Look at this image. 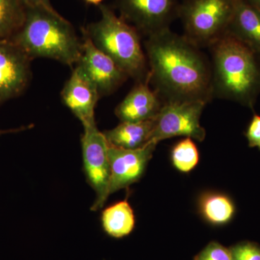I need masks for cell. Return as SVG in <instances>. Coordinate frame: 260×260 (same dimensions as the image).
I'll use <instances>...</instances> for the list:
<instances>
[{
  "instance_id": "22",
  "label": "cell",
  "mask_w": 260,
  "mask_h": 260,
  "mask_svg": "<svg viewBox=\"0 0 260 260\" xmlns=\"http://www.w3.org/2000/svg\"><path fill=\"white\" fill-rule=\"evenodd\" d=\"M249 147L254 148L260 145V116L254 114L246 133Z\"/></svg>"
},
{
  "instance_id": "27",
  "label": "cell",
  "mask_w": 260,
  "mask_h": 260,
  "mask_svg": "<svg viewBox=\"0 0 260 260\" xmlns=\"http://www.w3.org/2000/svg\"><path fill=\"white\" fill-rule=\"evenodd\" d=\"M258 148H259V150H260V145H259V147H258Z\"/></svg>"
},
{
  "instance_id": "4",
  "label": "cell",
  "mask_w": 260,
  "mask_h": 260,
  "mask_svg": "<svg viewBox=\"0 0 260 260\" xmlns=\"http://www.w3.org/2000/svg\"><path fill=\"white\" fill-rule=\"evenodd\" d=\"M101 18L83 29L94 45L114 61L128 77L138 82L148 78V59L139 31L110 8L99 5Z\"/></svg>"
},
{
  "instance_id": "6",
  "label": "cell",
  "mask_w": 260,
  "mask_h": 260,
  "mask_svg": "<svg viewBox=\"0 0 260 260\" xmlns=\"http://www.w3.org/2000/svg\"><path fill=\"white\" fill-rule=\"evenodd\" d=\"M83 128L81 146L84 171L87 181L96 196L91 210L97 211L102 209L110 195L109 145L95 121L84 124Z\"/></svg>"
},
{
  "instance_id": "3",
  "label": "cell",
  "mask_w": 260,
  "mask_h": 260,
  "mask_svg": "<svg viewBox=\"0 0 260 260\" xmlns=\"http://www.w3.org/2000/svg\"><path fill=\"white\" fill-rule=\"evenodd\" d=\"M210 47L213 95L252 109L260 93L259 56L228 32Z\"/></svg>"
},
{
  "instance_id": "16",
  "label": "cell",
  "mask_w": 260,
  "mask_h": 260,
  "mask_svg": "<svg viewBox=\"0 0 260 260\" xmlns=\"http://www.w3.org/2000/svg\"><path fill=\"white\" fill-rule=\"evenodd\" d=\"M103 229L109 237L121 239L129 236L135 225L134 211L127 200L108 207L102 215Z\"/></svg>"
},
{
  "instance_id": "2",
  "label": "cell",
  "mask_w": 260,
  "mask_h": 260,
  "mask_svg": "<svg viewBox=\"0 0 260 260\" xmlns=\"http://www.w3.org/2000/svg\"><path fill=\"white\" fill-rule=\"evenodd\" d=\"M10 39L31 60L47 58L73 67L83 54V41L53 7H26L25 21Z\"/></svg>"
},
{
  "instance_id": "14",
  "label": "cell",
  "mask_w": 260,
  "mask_h": 260,
  "mask_svg": "<svg viewBox=\"0 0 260 260\" xmlns=\"http://www.w3.org/2000/svg\"><path fill=\"white\" fill-rule=\"evenodd\" d=\"M227 32L260 57V12L246 0H234Z\"/></svg>"
},
{
  "instance_id": "19",
  "label": "cell",
  "mask_w": 260,
  "mask_h": 260,
  "mask_svg": "<svg viewBox=\"0 0 260 260\" xmlns=\"http://www.w3.org/2000/svg\"><path fill=\"white\" fill-rule=\"evenodd\" d=\"M199 159L198 147L190 138L180 140L172 149V164L179 172H190L198 166Z\"/></svg>"
},
{
  "instance_id": "24",
  "label": "cell",
  "mask_w": 260,
  "mask_h": 260,
  "mask_svg": "<svg viewBox=\"0 0 260 260\" xmlns=\"http://www.w3.org/2000/svg\"><path fill=\"white\" fill-rule=\"evenodd\" d=\"M34 126V124H30V125L23 126H20V127L14 128V129H0V136H2V135L10 134V133H20V132L31 129Z\"/></svg>"
},
{
  "instance_id": "25",
  "label": "cell",
  "mask_w": 260,
  "mask_h": 260,
  "mask_svg": "<svg viewBox=\"0 0 260 260\" xmlns=\"http://www.w3.org/2000/svg\"><path fill=\"white\" fill-rule=\"evenodd\" d=\"M246 1L260 12V0H246Z\"/></svg>"
},
{
  "instance_id": "13",
  "label": "cell",
  "mask_w": 260,
  "mask_h": 260,
  "mask_svg": "<svg viewBox=\"0 0 260 260\" xmlns=\"http://www.w3.org/2000/svg\"><path fill=\"white\" fill-rule=\"evenodd\" d=\"M149 78L138 85L116 107V116L121 121H142L154 119L161 109V98L149 86Z\"/></svg>"
},
{
  "instance_id": "10",
  "label": "cell",
  "mask_w": 260,
  "mask_h": 260,
  "mask_svg": "<svg viewBox=\"0 0 260 260\" xmlns=\"http://www.w3.org/2000/svg\"><path fill=\"white\" fill-rule=\"evenodd\" d=\"M157 145L150 141L144 146L133 150L109 145L110 194L129 187L141 179Z\"/></svg>"
},
{
  "instance_id": "7",
  "label": "cell",
  "mask_w": 260,
  "mask_h": 260,
  "mask_svg": "<svg viewBox=\"0 0 260 260\" xmlns=\"http://www.w3.org/2000/svg\"><path fill=\"white\" fill-rule=\"evenodd\" d=\"M206 104L200 100L166 102L154 119L150 141L158 144L161 140L184 136L203 142L206 132L200 120Z\"/></svg>"
},
{
  "instance_id": "26",
  "label": "cell",
  "mask_w": 260,
  "mask_h": 260,
  "mask_svg": "<svg viewBox=\"0 0 260 260\" xmlns=\"http://www.w3.org/2000/svg\"><path fill=\"white\" fill-rule=\"evenodd\" d=\"M86 3H89V4H93L95 5H99L101 4V3L103 1V0H85Z\"/></svg>"
},
{
  "instance_id": "1",
  "label": "cell",
  "mask_w": 260,
  "mask_h": 260,
  "mask_svg": "<svg viewBox=\"0 0 260 260\" xmlns=\"http://www.w3.org/2000/svg\"><path fill=\"white\" fill-rule=\"evenodd\" d=\"M198 47L169 28L149 36L145 42L149 81L167 102L208 104L214 96L212 70Z\"/></svg>"
},
{
  "instance_id": "23",
  "label": "cell",
  "mask_w": 260,
  "mask_h": 260,
  "mask_svg": "<svg viewBox=\"0 0 260 260\" xmlns=\"http://www.w3.org/2000/svg\"><path fill=\"white\" fill-rule=\"evenodd\" d=\"M26 7H47L52 8L50 0H22Z\"/></svg>"
},
{
  "instance_id": "20",
  "label": "cell",
  "mask_w": 260,
  "mask_h": 260,
  "mask_svg": "<svg viewBox=\"0 0 260 260\" xmlns=\"http://www.w3.org/2000/svg\"><path fill=\"white\" fill-rule=\"evenodd\" d=\"M194 260H233V258L229 248L211 242L194 256Z\"/></svg>"
},
{
  "instance_id": "12",
  "label": "cell",
  "mask_w": 260,
  "mask_h": 260,
  "mask_svg": "<svg viewBox=\"0 0 260 260\" xmlns=\"http://www.w3.org/2000/svg\"><path fill=\"white\" fill-rule=\"evenodd\" d=\"M65 106L83 125L95 121V108L100 95L96 86L83 68L77 64L61 90Z\"/></svg>"
},
{
  "instance_id": "15",
  "label": "cell",
  "mask_w": 260,
  "mask_h": 260,
  "mask_svg": "<svg viewBox=\"0 0 260 260\" xmlns=\"http://www.w3.org/2000/svg\"><path fill=\"white\" fill-rule=\"evenodd\" d=\"M154 119L135 122L121 121L119 125L104 132V134L112 146L129 150L140 148L150 142Z\"/></svg>"
},
{
  "instance_id": "18",
  "label": "cell",
  "mask_w": 260,
  "mask_h": 260,
  "mask_svg": "<svg viewBox=\"0 0 260 260\" xmlns=\"http://www.w3.org/2000/svg\"><path fill=\"white\" fill-rule=\"evenodd\" d=\"M25 15L22 0H0V39H11L23 25Z\"/></svg>"
},
{
  "instance_id": "11",
  "label": "cell",
  "mask_w": 260,
  "mask_h": 260,
  "mask_svg": "<svg viewBox=\"0 0 260 260\" xmlns=\"http://www.w3.org/2000/svg\"><path fill=\"white\" fill-rule=\"evenodd\" d=\"M83 34V54L78 64L95 84L100 97L110 95L129 77L112 59L99 50L85 32Z\"/></svg>"
},
{
  "instance_id": "5",
  "label": "cell",
  "mask_w": 260,
  "mask_h": 260,
  "mask_svg": "<svg viewBox=\"0 0 260 260\" xmlns=\"http://www.w3.org/2000/svg\"><path fill=\"white\" fill-rule=\"evenodd\" d=\"M234 9V0H184L178 17L188 40L210 46L227 32Z\"/></svg>"
},
{
  "instance_id": "17",
  "label": "cell",
  "mask_w": 260,
  "mask_h": 260,
  "mask_svg": "<svg viewBox=\"0 0 260 260\" xmlns=\"http://www.w3.org/2000/svg\"><path fill=\"white\" fill-rule=\"evenodd\" d=\"M198 206L203 218L217 226L229 223L235 214V206L232 199L221 193H203Z\"/></svg>"
},
{
  "instance_id": "21",
  "label": "cell",
  "mask_w": 260,
  "mask_h": 260,
  "mask_svg": "<svg viewBox=\"0 0 260 260\" xmlns=\"http://www.w3.org/2000/svg\"><path fill=\"white\" fill-rule=\"evenodd\" d=\"M233 260H260V246L251 242H242L229 248Z\"/></svg>"
},
{
  "instance_id": "9",
  "label": "cell",
  "mask_w": 260,
  "mask_h": 260,
  "mask_svg": "<svg viewBox=\"0 0 260 260\" xmlns=\"http://www.w3.org/2000/svg\"><path fill=\"white\" fill-rule=\"evenodd\" d=\"M121 18L149 36L169 28L179 14L177 0H119Z\"/></svg>"
},
{
  "instance_id": "8",
  "label": "cell",
  "mask_w": 260,
  "mask_h": 260,
  "mask_svg": "<svg viewBox=\"0 0 260 260\" xmlns=\"http://www.w3.org/2000/svg\"><path fill=\"white\" fill-rule=\"evenodd\" d=\"M31 61L11 39H0V107L28 88Z\"/></svg>"
}]
</instances>
